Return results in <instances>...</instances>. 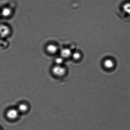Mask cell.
Returning a JSON list of instances; mask_svg holds the SVG:
<instances>
[{
  "label": "cell",
  "instance_id": "10",
  "mask_svg": "<svg viewBox=\"0 0 130 130\" xmlns=\"http://www.w3.org/2000/svg\"><path fill=\"white\" fill-rule=\"evenodd\" d=\"M54 62L56 65H62V64L64 62V59L61 56L56 57L55 59Z\"/></svg>",
  "mask_w": 130,
  "mask_h": 130
},
{
  "label": "cell",
  "instance_id": "1",
  "mask_svg": "<svg viewBox=\"0 0 130 130\" xmlns=\"http://www.w3.org/2000/svg\"><path fill=\"white\" fill-rule=\"evenodd\" d=\"M52 72L55 77L62 78L66 76L67 70L66 67L63 66L55 65L52 67Z\"/></svg>",
  "mask_w": 130,
  "mask_h": 130
},
{
  "label": "cell",
  "instance_id": "4",
  "mask_svg": "<svg viewBox=\"0 0 130 130\" xmlns=\"http://www.w3.org/2000/svg\"><path fill=\"white\" fill-rule=\"evenodd\" d=\"M11 33V30L7 25L4 24L0 25V37L2 38L8 36Z\"/></svg>",
  "mask_w": 130,
  "mask_h": 130
},
{
  "label": "cell",
  "instance_id": "8",
  "mask_svg": "<svg viewBox=\"0 0 130 130\" xmlns=\"http://www.w3.org/2000/svg\"><path fill=\"white\" fill-rule=\"evenodd\" d=\"M1 15L4 17L7 18L10 16L12 13V10L9 7L3 8L1 13Z\"/></svg>",
  "mask_w": 130,
  "mask_h": 130
},
{
  "label": "cell",
  "instance_id": "7",
  "mask_svg": "<svg viewBox=\"0 0 130 130\" xmlns=\"http://www.w3.org/2000/svg\"><path fill=\"white\" fill-rule=\"evenodd\" d=\"M61 56L63 59L67 58L70 57L72 54L71 51L68 48L62 49L60 51Z\"/></svg>",
  "mask_w": 130,
  "mask_h": 130
},
{
  "label": "cell",
  "instance_id": "12",
  "mask_svg": "<svg viewBox=\"0 0 130 130\" xmlns=\"http://www.w3.org/2000/svg\"><path fill=\"white\" fill-rule=\"evenodd\" d=\"M1 13H0V16H1Z\"/></svg>",
  "mask_w": 130,
  "mask_h": 130
},
{
  "label": "cell",
  "instance_id": "6",
  "mask_svg": "<svg viewBox=\"0 0 130 130\" xmlns=\"http://www.w3.org/2000/svg\"><path fill=\"white\" fill-rule=\"evenodd\" d=\"M104 68L107 70L112 69L115 66L114 62L112 60L107 59L105 60L103 63Z\"/></svg>",
  "mask_w": 130,
  "mask_h": 130
},
{
  "label": "cell",
  "instance_id": "13",
  "mask_svg": "<svg viewBox=\"0 0 130 130\" xmlns=\"http://www.w3.org/2000/svg\"><path fill=\"white\" fill-rule=\"evenodd\" d=\"M0 130H1V129H0Z\"/></svg>",
  "mask_w": 130,
  "mask_h": 130
},
{
  "label": "cell",
  "instance_id": "2",
  "mask_svg": "<svg viewBox=\"0 0 130 130\" xmlns=\"http://www.w3.org/2000/svg\"><path fill=\"white\" fill-rule=\"evenodd\" d=\"M20 114L17 108H10L8 109L6 113V118L11 121H14L17 120Z\"/></svg>",
  "mask_w": 130,
  "mask_h": 130
},
{
  "label": "cell",
  "instance_id": "3",
  "mask_svg": "<svg viewBox=\"0 0 130 130\" xmlns=\"http://www.w3.org/2000/svg\"><path fill=\"white\" fill-rule=\"evenodd\" d=\"M20 114H25L27 113L30 109V106L27 103L22 102L19 104L17 107Z\"/></svg>",
  "mask_w": 130,
  "mask_h": 130
},
{
  "label": "cell",
  "instance_id": "11",
  "mask_svg": "<svg viewBox=\"0 0 130 130\" xmlns=\"http://www.w3.org/2000/svg\"><path fill=\"white\" fill-rule=\"evenodd\" d=\"M72 57L75 60H78L81 57V55L78 52H76L72 54Z\"/></svg>",
  "mask_w": 130,
  "mask_h": 130
},
{
  "label": "cell",
  "instance_id": "5",
  "mask_svg": "<svg viewBox=\"0 0 130 130\" xmlns=\"http://www.w3.org/2000/svg\"><path fill=\"white\" fill-rule=\"evenodd\" d=\"M46 49L49 54H53L56 53L58 50V48L55 44H50L47 45Z\"/></svg>",
  "mask_w": 130,
  "mask_h": 130
},
{
  "label": "cell",
  "instance_id": "9",
  "mask_svg": "<svg viewBox=\"0 0 130 130\" xmlns=\"http://www.w3.org/2000/svg\"><path fill=\"white\" fill-rule=\"evenodd\" d=\"M123 9L126 13L130 15V2L125 4L123 6Z\"/></svg>",
  "mask_w": 130,
  "mask_h": 130
}]
</instances>
